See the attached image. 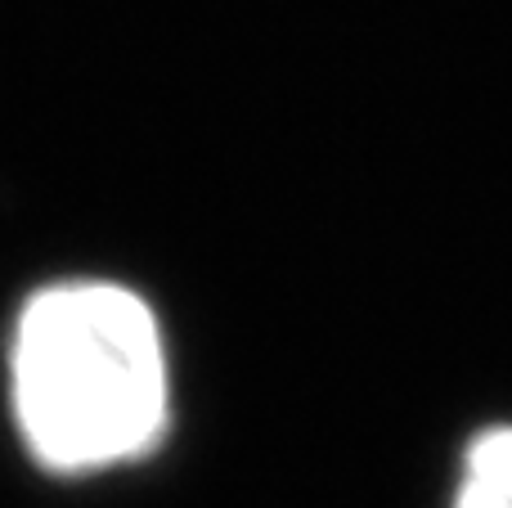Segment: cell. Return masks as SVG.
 I'll return each instance as SVG.
<instances>
[{
  "instance_id": "6da1fadb",
  "label": "cell",
  "mask_w": 512,
  "mask_h": 508,
  "mask_svg": "<svg viewBox=\"0 0 512 508\" xmlns=\"http://www.w3.org/2000/svg\"><path fill=\"white\" fill-rule=\"evenodd\" d=\"M9 414L54 477L140 464L171 432V351L153 306L117 279H54L14 315Z\"/></svg>"
},
{
  "instance_id": "7a4b0ae2",
  "label": "cell",
  "mask_w": 512,
  "mask_h": 508,
  "mask_svg": "<svg viewBox=\"0 0 512 508\" xmlns=\"http://www.w3.org/2000/svg\"><path fill=\"white\" fill-rule=\"evenodd\" d=\"M454 508H512V428L472 437L454 486Z\"/></svg>"
}]
</instances>
